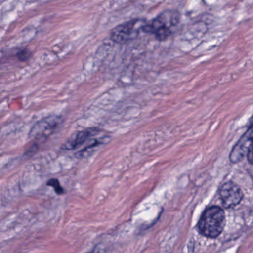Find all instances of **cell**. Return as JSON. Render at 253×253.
Masks as SVG:
<instances>
[{
  "label": "cell",
  "instance_id": "6",
  "mask_svg": "<svg viewBox=\"0 0 253 253\" xmlns=\"http://www.w3.org/2000/svg\"><path fill=\"white\" fill-rule=\"evenodd\" d=\"M253 124L250 122V127L243 134L238 143L235 144L229 155V160L233 164H238L243 161L244 157L247 156L249 149L252 147L253 139Z\"/></svg>",
  "mask_w": 253,
  "mask_h": 253
},
{
  "label": "cell",
  "instance_id": "1",
  "mask_svg": "<svg viewBox=\"0 0 253 253\" xmlns=\"http://www.w3.org/2000/svg\"><path fill=\"white\" fill-rule=\"evenodd\" d=\"M180 20L179 11L168 10L161 13L149 23H145L141 31L155 35L158 41H164L171 35L174 28L180 23Z\"/></svg>",
  "mask_w": 253,
  "mask_h": 253
},
{
  "label": "cell",
  "instance_id": "8",
  "mask_svg": "<svg viewBox=\"0 0 253 253\" xmlns=\"http://www.w3.org/2000/svg\"><path fill=\"white\" fill-rule=\"evenodd\" d=\"M105 139H106V137L94 139V140H91L85 148L81 149L79 152H77V153L75 154V157H76L77 158H79V159H82V158L88 156V155H89L90 152L93 150L94 148L97 147V146H100V145L104 143Z\"/></svg>",
  "mask_w": 253,
  "mask_h": 253
},
{
  "label": "cell",
  "instance_id": "7",
  "mask_svg": "<svg viewBox=\"0 0 253 253\" xmlns=\"http://www.w3.org/2000/svg\"><path fill=\"white\" fill-rule=\"evenodd\" d=\"M100 131L97 128H87L72 134L62 146V151H72L78 149L87 142L92 140L96 136L100 134Z\"/></svg>",
  "mask_w": 253,
  "mask_h": 253
},
{
  "label": "cell",
  "instance_id": "2",
  "mask_svg": "<svg viewBox=\"0 0 253 253\" xmlns=\"http://www.w3.org/2000/svg\"><path fill=\"white\" fill-rule=\"evenodd\" d=\"M225 224L226 217L223 209L211 206L204 210L198 222V229L203 236L216 238L223 232Z\"/></svg>",
  "mask_w": 253,
  "mask_h": 253
},
{
  "label": "cell",
  "instance_id": "4",
  "mask_svg": "<svg viewBox=\"0 0 253 253\" xmlns=\"http://www.w3.org/2000/svg\"><path fill=\"white\" fill-rule=\"evenodd\" d=\"M62 123L60 115H49L38 121L29 131V138L35 139L38 142L45 141Z\"/></svg>",
  "mask_w": 253,
  "mask_h": 253
},
{
  "label": "cell",
  "instance_id": "11",
  "mask_svg": "<svg viewBox=\"0 0 253 253\" xmlns=\"http://www.w3.org/2000/svg\"><path fill=\"white\" fill-rule=\"evenodd\" d=\"M247 160L250 164H253V146L249 149L248 152H247Z\"/></svg>",
  "mask_w": 253,
  "mask_h": 253
},
{
  "label": "cell",
  "instance_id": "10",
  "mask_svg": "<svg viewBox=\"0 0 253 253\" xmlns=\"http://www.w3.org/2000/svg\"><path fill=\"white\" fill-rule=\"evenodd\" d=\"M17 57L20 61H26L30 58L31 52L29 50H23L17 54Z\"/></svg>",
  "mask_w": 253,
  "mask_h": 253
},
{
  "label": "cell",
  "instance_id": "9",
  "mask_svg": "<svg viewBox=\"0 0 253 253\" xmlns=\"http://www.w3.org/2000/svg\"><path fill=\"white\" fill-rule=\"evenodd\" d=\"M47 186H51L54 189V192L57 194V195H63L66 192L65 189H63V186L60 184V181L57 178H51L47 182Z\"/></svg>",
  "mask_w": 253,
  "mask_h": 253
},
{
  "label": "cell",
  "instance_id": "5",
  "mask_svg": "<svg viewBox=\"0 0 253 253\" xmlns=\"http://www.w3.org/2000/svg\"><path fill=\"white\" fill-rule=\"evenodd\" d=\"M219 195L225 208L236 207L244 198L242 189L236 183L226 182L219 189Z\"/></svg>",
  "mask_w": 253,
  "mask_h": 253
},
{
  "label": "cell",
  "instance_id": "3",
  "mask_svg": "<svg viewBox=\"0 0 253 253\" xmlns=\"http://www.w3.org/2000/svg\"><path fill=\"white\" fill-rule=\"evenodd\" d=\"M146 21L140 19H134L118 25L114 28L110 33V38L113 42L118 44H124L132 41L138 36L140 30Z\"/></svg>",
  "mask_w": 253,
  "mask_h": 253
}]
</instances>
